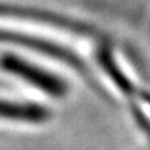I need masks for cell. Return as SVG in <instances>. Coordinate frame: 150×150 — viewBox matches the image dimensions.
Returning a JSON list of instances; mask_svg holds the SVG:
<instances>
[{
    "instance_id": "1",
    "label": "cell",
    "mask_w": 150,
    "mask_h": 150,
    "mask_svg": "<svg viewBox=\"0 0 150 150\" xmlns=\"http://www.w3.org/2000/svg\"><path fill=\"white\" fill-rule=\"evenodd\" d=\"M0 63H1L3 69L8 70L12 74L18 75L23 79L28 80L33 86L46 91V92H50L53 95H61L63 92V84L57 78L46 74L45 71L40 70L29 63H25L20 58L12 57V55H4Z\"/></svg>"
},
{
    "instance_id": "2",
    "label": "cell",
    "mask_w": 150,
    "mask_h": 150,
    "mask_svg": "<svg viewBox=\"0 0 150 150\" xmlns=\"http://www.w3.org/2000/svg\"><path fill=\"white\" fill-rule=\"evenodd\" d=\"M0 117L37 121V120L44 119L45 112L41 108H36V107L20 105V104H13L0 100Z\"/></svg>"
},
{
    "instance_id": "3",
    "label": "cell",
    "mask_w": 150,
    "mask_h": 150,
    "mask_svg": "<svg viewBox=\"0 0 150 150\" xmlns=\"http://www.w3.org/2000/svg\"><path fill=\"white\" fill-rule=\"evenodd\" d=\"M145 100L148 101V104H150V95H145Z\"/></svg>"
}]
</instances>
